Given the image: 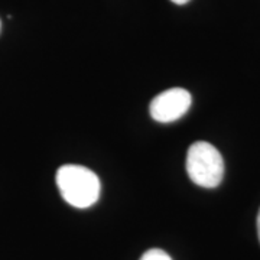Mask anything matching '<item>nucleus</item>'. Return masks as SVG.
I'll list each match as a JSON object with an SVG mask.
<instances>
[{"label":"nucleus","instance_id":"obj_1","mask_svg":"<svg viewBox=\"0 0 260 260\" xmlns=\"http://www.w3.org/2000/svg\"><path fill=\"white\" fill-rule=\"evenodd\" d=\"M55 181L61 197L75 208H88L100 198V179L88 168L64 165L56 171Z\"/></svg>","mask_w":260,"mask_h":260},{"label":"nucleus","instance_id":"obj_2","mask_svg":"<svg viewBox=\"0 0 260 260\" xmlns=\"http://www.w3.org/2000/svg\"><path fill=\"white\" fill-rule=\"evenodd\" d=\"M186 172L197 185L215 188L224 178V159L211 143L195 142L186 153Z\"/></svg>","mask_w":260,"mask_h":260},{"label":"nucleus","instance_id":"obj_3","mask_svg":"<svg viewBox=\"0 0 260 260\" xmlns=\"http://www.w3.org/2000/svg\"><path fill=\"white\" fill-rule=\"evenodd\" d=\"M192 103L189 91L184 88H169L158 94L149 106V113L159 123H172L185 114Z\"/></svg>","mask_w":260,"mask_h":260},{"label":"nucleus","instance_id":"obj_4","mask_svg":"<svg viewBox=\"0 0 260 260\" xmlns=\"http://www.w3.org/2000/svg\"><path fill=\"white\" fill-rule=\"evenodd\" d=\"M140 260H172L171 256L168 254L167 251L160 250V249H150V250L145 251L142 254Z\"/></svg>","mask_w":260,"mask_h":260},{"label":"nucleus","instance_id":"obj_5","mask_svg":"<svg viewBox=\"0 0 260 260\" xmlns=\"http://www.w3.org/2000/svg\"><path fill=\"white\" fill-rule=\"evenodd\" d=\"M172 3H175V5H186L189 0H171Z\"/></svg>","mask_w":260,"mask_h":260},{"label":"nucleus","instance_id":"obj_6","mask_svg":"<svg viewBox=\"0 0 260 260\" xmlns=\"http://www.w3.org/2000/svg\"><path fill=\"white\" fill-rule=\"evenodd\" d=\"M257 236H259V242H260V210H259V214H257Z\"/></svg>","mask_w":260,"mask_h":260}]
</instances>
